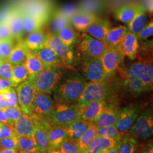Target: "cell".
<instances>
[{
	"label": "cell",
	"mask_w": 153,
	"mask_h": 153,
	"mask_svg": "<svg viewBox=\"0 0 153 153\" xmlns=\"http://www.w3.org/2000/svg\"><path fill=\"white\" fill-rule=\"evenodd\" d=\"M86 84V80L81 74H73L56 86L55 98L58 104H77Z\"/></svg>",
	"instance_id": "obj_1"
},
{
	"label": "cell",
	"mask_w": 153,
	"mask_h": 153,
	"mask_svg": "<svg viewBox=\"0 0 153 153\" xmlns=\"http://www.w3.org/2000/svg\"><path fill=\"white\" fill-rule=\"evenodd\" d=\"M62 73L59 67L45 66L38 74L30 76L29 79L38 93L51 94L60 81Z\"/></svg>",
	"instance_id": "obj_2"
},
{
	"label": "cell",
	"mask_w": 153,
	"mask_h": 153,
	"mask_svg": "<svg viewBox=\"0 0 153 153\" xmlns=\"http://www.w3.org/2000/svg\"><path fill=\"white\" fill-rule=\"evenodd\" d=\"M107 79L100 82L90 81L87 83L76 104L81 107L91 102L105 100L109 98L115 90Z\"/></svg>",
	"instance_id": "obj_3"
},
{
	"label": "cell",
	"mask_w": 153,
	"mask_h": 153,
	"mask_svg": "<svg viewBox=\"0 0 153 153\" xmlns=\"http://www.w3.org/2000/svg\"><path fill=\"white\" fill-rule=\"evenodd\" d=\"M81 119V107L77 104H58L50 116V126H66Z\"/></svg>",
	"instance_id": "obj_4"
},
{
	"label": "cell",
	"mask_w": 153,
	"mask_h": 153,
	"mask_svg": "<svg viewBox=\"0 0 153 153\" xmlns=\"http://www.w3.org/2000/svg\"><path fill=\"white\" fill-rule=\"evenodd\" d=\"M153 115L152 109L143 111L128 131L127 136L134 139L146 140L153 134Z\"/></svg>",
	"instance_id": "obj_5"
},
{
	"label": "cell",
	"mask_w": 153,
	"mask_h": 153,
	"mask_svg": "<svg viewBox=\"0 0 153 153\" xmlns=\"http://www.w3.org/2000/svg\"><path fill=\"white\" fill-rule=\"evenodd\" d=\"M55 108L54 102L49 94L36 92L30 115L37 120L48 123Z\"/></svg>",
	"instance_id": "obj_6"
},
{
	"label": "cell",
	"mask_w": 153,
	"mask_h": 153,
	"mask_svg": "<svg viewBox=\"0 0 153 153\" xmlns=\"http://www.w3.org/2000/svg\"><path fill=\"white\" fill-rule=\"evenodd\" d=\"M18 6L24 13L36 17L44 24L51 13V5L47 0H26Z\"/></svg>",
	"instance_id": "obj_7"
},
{
	"label": "cell",
	"mask_w": 153,
	"mask_h": 153,
	"mask_svg": "<svg viewBox=\"0 0 153 153\" xmlns=\"http://www.w3.org/2000/svg\"><path fill=\"white\" fill-rule=\"evenodd\" d=\"M108 48L105 42L94 38L86 33L82 35L79 46V49L86 57V58L100 59Z\"/></svg>",
	"instance_id": "obj_8"
},
{
	"label": "cell",
	"mask_w": 153,
	"mask_h": 153,
	"mask_svg": "<svg viewBox=\"0 0 153 153\" xmlns=\"http://www.w3.org/2000/svg\"><path fill=\"white\" fill-rule=\"evenodd\" d=\"M81 71L86 78L91 82L103 81L109 78L104 72L100 59L86 58L81 64Z\"/></svg>",
	"instance_id": "obj_9"
},
{
	"label": "cell",
	"mask_w": 153,
	"mask_h": 153,
	"mask_svg": "<svg viewBox=\"0 0 153 153\" xmlns=\"http://www.w3.org/2000/svg\"><path fill=\"white\" fill-rule=\"evenodd\" d=\"M36 92L33 83L29 79L20 83L17 88L18 104L25 113L30 114Z\"/></svg>",
	"instance_id": "obj_10"
},
{
	"label": "cell",
	"mask_w": 153,
	"mask_h": 153,
	"mask_svg": "<svg viewBox=\"0 0 153 153\" xmlns=\"http://www.w3.org/2000/svg\"><path fill=\"white\" fill-rule=\"evenodd\" d=\"M140 112L138 106L131 105L119 109L117 119L115 126L119 131L123 133L128 132L136 120Z\"/></svg>",
	"instance_id": "obj_11"
},
{
	"label": "cell",
	"mask_w": 153,
	"mask_h": 153,
	"mask_svg": "<svg viewBox=\"0 0 153 153\" xmlns=\"http://www.w3.org/2000/svg\"><path fill=\"white\" fill-rule=\"evenodd\" d=\"M130 68L137 78L143 83L148 91L152 90L153 84L152 61H138L131 64Z\"/></svg>",
	"instance_id": "obj_12"
},
{
	"label": "cell",
	"mask_w": 153,
	"mask_h": 153,
	"mask_svg": "<svg viewBox=\"0 0 153 153\" xmlns=\"http://www.w3.org/2000/svg\"><path fill=\"white\" fill-rule=\"evenodd\" d=\"M46 45L52 49L67 65L73 62L74 56L71 47L65 44L56 34L47 33Z\"/></svg>",
	"instance_id": "obj_13"
},
{
	"label": "cell",
	"mask_w": 153,
	"mask_h": 153,
	"mask_svg": "<svg viewBox=\"0 0 153 153\" xmlns=\"http://www.w3.org/2000/svg\"><path fill=\"white\" fill-rule=\"evenodd\" d=\"M6 20L10 28L13 38L21 40L23 31V12L16 6L7 13Z\"/></svg>",
	"instance_id": "obj_14"
},
{
	"label": "cell",
	"mask_w": 153,
	"mask_h": 153,
	"mask_svg": "<svg viewBox=\"0 0 153 153\" xmlns=\"http://www.w3.org/2000/svg\"><path fill=\"white\" fill-rule=\"evenodd\" d=\"M124 56L117 49L108 48L100 57L104 72L108 76H112L123 61Z\"/></svg>",
	"instance_id": "obj_15"
},
{
	"label": "cell",
	"mask_w": 153,
	"mask_h": 153,
	"mask_svg": "<svg viewBox=\"0 0 153 153\" xmlns=\"http://www.w3.org/2000/svg\"><path fill=\"white\" fill-rule=\"evenodd\" d=\"M120 69L124 88L128 92L133 95H138L148 91L143 83L133 74L130 67Z\"/></svg>",
	"instance_id": "obj_16"
},
{
	"label": "cell",
	"mask_w": 153,
	"mask_h": 153,
	"mask_svg": "<svg viewBox=\"0 0 153 153\" xmlns=\"http://www.w3.org/2000/svg\"><path fill=\"white\" fill-rule=\"evenodd\" d=\"M49 124L47 122L37 120V124L33 131V137L40 153H51L48 132Z\"/></svg>",
	"instance_id": "obj_17"
},
{
	"label": "cell",
	"mask_w": 153,
	"mask_h": 153,
	"mask_svg": "<svg viewBox=\"0 0 153 153\" xmlns=\"http://www.w3.org/2000/svg\"><path fill=\"white\" fill-rule=\"evenodd\" d=\"M37 120L31 115L24 112L16 121L14 128L16 136H33Z\"/></svg>",
	"instance_id": "obj_18"
},
{
	"label": "cell",
	"mask_w": 153,
	"mask_h": 153,
	"mask_svg": "<svg viewBox=\"0 0 153 153\" xmlns=\"http://www.w3.org/2000/svg\"><path fill=\"white\" fill-rule=\"evenodd\" d=\"M139 47L137 35L128 30L121 43L120 52L124 57L133 60L136 57Z\"/></svg>",
	"instance_id": "obj_19"
},
{
	"label": "cell",
	"mask_w": 153,
	"mask_h": 153,
	"mask_svg": "<svg viewBox=\"0 0 153 153\" xmlns=\"http://www.w3.org/2000/svg\"><path fill=\"white\" fill-rule=\"evenodd\" d=\"M45 66L61 67L67 65L60 57L46 44L40 49L33 51Z\"/></svg>",
	"instance_id": "obj_20"
},
{
	"label": "cell",
	"mask_w": 153,
	"mask_h": 153,
	"mask_svg": "<svg viewBox=\"0 0 153 153\" xmlns=\"http://www.w3.org/2000/svg\"><path fill=\"white\" fill-rule=\"evenodd\" d=\"M145 10L142 5L138 3H129L120 7L115 12V18L126 24H128L139 12Z\"/></svg>",
	"instance_id": "obj_21"
},
{
	"label": "cell",
	"mask_w": 153,
	"mask_h": 153,
	"mask_svg": "<svg viewBox=\"0 0 153 153\" xmlns=\"http://www.w3.org/2000/svg\"><path fill=\"white\" fill-rule=\"evenodd\" d=\"M111 24L107 20L97 19L85 31L93 38L104 42L111 29Z\"/></svg>",
	"instance_id": "obj_22"
},
{
	"label": "cell",
	"mask_w": 153,
	"mask_h": 153,
	"mask_svg": "<svg viewBox=\"0 0 153 153\" xmlns=\"http://www.w3.org/2000/svg\"><path fill=\"white\" fill-rule=\"evenodd\" d=\"M97 18L96 15L79 9L71 16L70 21L71 25L76 30L85 32L87 28L90 26Z\"/></svg>",
	"instance_id": "obj_23"
},
{
	"label": "cell",
	"mask_w": 153,
	"mask_h": 153,
	"mask_svg": "<svg viewBox=\"0 0 153 153\" xmlns=\"http://www.w3.org/2000/svg\"><path fill=\"white\" fill-rule=\"evenodd\" d=\"M105 100L93 101L81 107V119L93 122L105 105Z\"/></svg>",
	"instance_id": "obj_24"
},
{
	"label": "cell",
	"mask_w": 153,
	"mask_h": 153,
	"mask_svg": "<svg viewBox=\"0 0 153 153\" xmlns=\"http://www.w3.org/2000/svg\"><path fill=\"white\" fill-rule=\"evenodd\" d=\"M128 30V28L125 26H119L111 28L104 42L109 48H114L120 51L121 43Z\"/></svg>",
	"instance_id": "obj_25"
},
{
	"label": "cell",
	"mask_w": 153,
	"mask_h": 153,
	"mask_svg": "<svg viewBox=\"0 0 153 153\" xmlns=\"http://www.w3.org/2000/svg\"><path fill=\"white\" fill-rule=\"evenodd\" d=\"M118 112L119 109L105 105L100 114L92 123L98 127L115 126Z\"/></svg>",
	"instance_id": "obj_26"
},
{
	"label": "cell",
	"mask_w": 153,
	"mask_h": 153,
	"mask_svg": "<svg viewBox=\"0 0 153 153\" xmlns=\"http://www.w3.org/2000/svg\"><path fill=\"white\" fill-rule=\"evenodd\" d=\"M48 137L51 148V153H53L67 137L65 126H48Z\"/></svg>",
	"instance_id": "obj_27"
},
{
	"label": "cell",
	"mask_w": 153,
	"mask_h": 153,
	"mask_svg": "<svg viewBox=\"0 0 153 153\" xmlns=\"http://www.w3.org/2000/svg\"><path fill=\"white\" fill-rule=\"evenodd\" d=\"M47 34H45L42 28L29 33L24 43L28 49L34 51L44 47L46 44Z\"/></svg>",
	"instance_id": "obj_28"
},
{
	"label": "cell",
	"mask_w": 153,
	"mask_h": 153,
	"mask_svg": "<svg viewBox=\"0 0 153 153\" xmlns=\"http://www.w3.org/2000/svg\"><path fill=\"white\" fill-rule=\"evenodd\" d=\"M116 144V141L114 139L96 136L88 146L86 153H105L107 150L114 146Z\"/></svg>",
	"instance_id": "obj_29"
},
{
	"label": "cell",
	"mask_w": 153,
	"mask_h": 153,
	"mask_svg": "<svg viewBox=\"0 0 153 153\" xmlns=\"http://www.w3.org/2000/svg\"><path fill=\"white\" fill-rule=\"evenodd\" d=\"M91 123L88 121L79 119L66 126L67 137L77 141L88 129Z\"/></svg>",
	"instance_id": "obj_30"
},
{
	"label": "cell",
	"mask_w": 153,
	"mask_h": 153,
	"mask_svg": "<svg viewBox=\"0 0 153 153\" xmlns=\"http://www.w3.org/2000/svg\"><path fill=\"white\" fill-rule=\"evenodd\" d=\"M29 49L26 46L24 41L22 40L12 49L11 53L5 60L10 62L12 65L24 64Z\"/></svg>",
	"instance_id": "obj_31"
},
{
	"label": "cell",
	"mask_w": 153,
	"mask_h": 153,
	"mask_svg": "<svg viewBox=\"0 0 153 153\" xmlns=\"http://www.w3.org/2000/svg\"><path fill=\"white\" fill-rule=\"evenodd\" d=\"M24 65L27 70L30 76H36L45 66L40 60L38 56L30 50H29L28 52Z\"/></svg>",
	"instance_id": "obj_32"
},
{
	"label": "cell",
	"mask_w": 153,
	"mask_h": 153,
	"mask_svg": "<svg viewBox=\"0 0 153 153\" xmlns=\"http://www.w3.org/2000/svg\"><path fill=\"white\" fill-rule=\"evenodd\" d=\"M78 6L81 10L97 16L104 10L105 2L104 0H82Z\"/></svg>",
	"instance_id": "obj_33"
},
{
	"label": "cell",
	"mask_w": 153,
	"mask_h": 153,
	"mask_svg": "<svg viewBox=\"0 0 153 153\" xmlns=\"http://www.w3.org/2000/svg\"><path fill=\"white\" fill-rule=\"evenodd\" d=\"M145 12L146 11L145 10L140 11L128 24V29L136 35L140 33L149 23L148 16Z\"/></svg>",
	"instance_id": "obj_34"
},
{
	"label": "cell",
	"mask_w": 153,
	"mask_h": 153,
	"mask_svg": "<svg viewBox=\"0 0 153 153\" xmlns=\"http://www.w3.org/2000/svg\"><path fill=\"white\" fill-rule=\"evenodd\" d=\"M16 149L19 153H40L33 136H16Z\"/></svg>",
	"instance_id": "obj_35"
},
{
	"label": "cell",
	"mask_w": 153,
	"mask_h": 153,
	"mask_svg": "<svg viewBox=\"0 0 153 153\" xmlns=\"http://www.w3.org/2000/svg\"><path fill=\"white\" fill-rule=\"evenodd\" d=\"M97 126L93 123H91L88 126V129L76 141L78 146L81 153H86L88 146L96 137V131Z\"/></svg>",
	"instance_id": "obj_36"
},
{
	"label": "cell",
	"mask_w": 153,
	"mask_h": 153,
	"mask_svg": "<svg viewBox=\"0 0 153 153\" xmlns=\"http://www.w3.org/2000/svg\"><path fill=\"white\" fill-rule=\"evenodd\" d=\"M12 74L11 81L13 86L14 87L27 80L30 77V74L24 64L13 65Z\"/></svg>",
	"instance_id": "obj_37"
},
{
	"label": "cell",
	"mask_w": 153,
	"mask_h": 153,
	"mask_svg": "<svg viewBox=\"0 0 153 153\" xmlns=\"http://www.w3.org/2000/svg\"><path fill=\"white\" fill-rule=\"evenodd\" d=\"M55 34L68 46L71 47L77 39V33L71 24L61 28Z\"/></svg>",
	"instance_id": "obj_38"
},
{
	"label": "cell",
	"mask_w": 153,
	"mask_h": 153,
	"mask_svg": "<svg viewBox=\"0 0 153 153\" xmlns=\"http://www.w3.org/2000/svg\"><path fill=\"white\" fill-rule=\"evenodd\" d=\"M136 143V139L128 136H123L116 142V146L118 153H132L134 152Z\"/></svg>",
	"instance_id": "obj_39"
},
{
	"label": "cell",
	"mask_w": 153,
	"mask_h": 153,
	"mask_svg": "<svg viewBox=\"0 0 153 153\" xmlns=\"http://www.w3.org/2000/svg\"><path fill=\"white\" fill-rule=\"evenodd\" d=\"M124 136V134L119 131L115 126L98 127L96 131V136L107 137L114 139L116 142Z\"/></svg>",
	"instance_id": "obj_40"
},
{
	"label": "cell",
	"mask_w": 153,
	"mask_h": 153,
	"mask_svg": "<svg viewBox=\"0 0 153 153\" xmlns=\"http://www.w3.org/2000/svg\"><path fill=\"white\" fill-rule=\"evenodd\" d=\"M44 23L35 16L23 13L24 33H31L42 28Z\"/></svg>",
	"instance_id": "obj_41"
},
{
	"label": "cell",
	"mask_w": 153,
	"mask_h": 153,
	"mask_svg": "<svg viewBox=\"0 0 153 153\" xmlns=\"http://www.w3.org/2000/svg\"><path fill=\"white\" fill-rule=\"evenodd\" d=\"M53 153H81L78 146L76 141L66 137L60 146L56 149Z\"/></svg>",
	"instance_id": "obj_42"
},
{
	"label": "cell",
	"mask_w": 153,
	"mask_h": 153,
	"mask_svg": "<svg viewBox=\"0 0 153 153\" xmlns=\"http://www.w3.org/2000/svg\"><path fill=\"white\" fill-rule=\"evenodd\" d=\"M71 24L70 19L56 11L53 15L52 21V27L54 33H57L61 28Z\"/></svg>",
	"instance_id": "obj_43"
},
{
	"label": "cell",
	"mask_w": 153,
	"mask_h": 153,
	"mask_svg": "<svg viewBox=\"0 0 153 153\" xmlns=\"http://www.w3.org/2000/svg\"><path fill=\"white\" fill-rule=\"evenodd\" d=\"M9 116V121L7 124L14 127V124L21 115L24 113L20 106L16 107H7L3 109Z\"/></svg>",
	"instance_id": "obj_44"
},
{
	"label": "cell",
	"mask_w": 153,
	"mask_h": 153,
	"mask_svg": "<svg viewBox=\"0 0 153 153\" xmlns=\"http://www.w3.org/2000/svg\"><path fill=\"white\" fill-rule=\"evenodd\" d=\"M13 48V39L0 41V51L4 60L8 57Z\"/></svg>",
	"instance_id": "obj_45"
},
{
	"label": "cell",
	"mask_w": 153,
	"mask_h": 153,
	"mask_svg": "<svg viewBox=\"0 0 153 153\" xmlns=\"http://www.w3.org/2000/svg\"><path fill=\"white\" fill-rule=\"evenodd\" d=\"M6 16L5 18L0 19V41L6 39H13L6 20Z\"/></svg>",
	"instance_id": "obj_46"
},
{
	"label": "cell",
	"mask_w": 153,
	"mask_h": 153,
	"mask_svg": "<svg viewBox=\"0 0 153 153\" xmlns=\"http://www.w3.org/2000/svg\"><path fill=\"white\" fill-rule=\"evenodd\" d=\"M12 68V64L7 61L4 60L0 65V78L11 81L13 76Z\"/></svg>",
	"instance_id": "obj_47"
},
{
	"label": "cell",
	"mask_w": 153,
	"mask_h": 153,
	"mask_svg": "<svg viewBox=\"0 0 153 153\" xmlns=\"http://www.w3.org/2000/svg\"><path fill=\"white\" fill-rule=\"evenodd\" d=\"M17 144V137H7L5 138L0 139V149H16Z\"/></svg>",
	"instance_id": "obj_48"
},
{
	"label": "cell",
	"mask_w": 153,
	"mask_h": 153,
	"mask_svg": "<svg viewBox=\"0 0 153 153\" xmlns=\"http://www.w3.org/2000/svg\"><path fill=\"white\" fill-rule=\"evenodd\" d=\"M79 10L78 5H69L65 6L60 9L56 10L57 12L60 13L61 15L71 19V16L76 13Z\"/></svg>",
	"instance_id": "obj_49"
},
{
	"label": "cell",
	"mask_w": 153,
	"mask_h": 153,
	"mask_svg": "<svg viewBox=\"0 0 153 153\" xmlns=\"http://www.w3.org/2000/svg\"><path fill=\"white\" fill-rule=\"evenodd\" d=\"M16 136V134L13 126L7 124H2L0 131V139Z\"/></svg>",
	"instance_id": "obj_50"
},
{
	"label": "cell",
	"mask_w": 153,
	"mask_h": 153,
	"mask_svg": "<svg viewBox=\"0 0 153 153\" xmlns=\"http://www.w3.org/2000/svg\"><path fill=\"white\" fill-rule=\"evenodd\" d=\"M153 23L152 21L149 22L147 26L137 35V38L139 40H143L148 38L153 35Z\"/></svg>",
	"instance_id": "obj_51"
},
{
	"label": "cell",
	"mask_w": 153,
	"mask_h": 153,
	"mask_svg": "<svg viewBox=\"0 0 153 153\" xmlns=\"http://www.w3.org/2000/svg\"><path fill=\"white\" fill-rule=\"evenodd\" d=\"M7 105L9 107H16L19 106L18 102L17 94L13 88H11V98L7 102Z\"/></svg>",
	"instance_id": "obj_52"
},
{
	"label": "cell",
	"mask_w": 153,
	"mask_h": 153,
	"mask_svg": "<svg viewBox=\"0 0 153 153\" xmlns=\"http://www.w3.org/2000/svg\"><path fill=\"white\" fill-rule=\"evenodd\" d=\"M13 86V83L10 80L0 78V92L7 88Z\"/></svg>",
	"instance_id": "obj_53"
},
{
	"label": "cell",
	"mask_w": 153,
	"mask_h": 153,
	"mask_svg": "<svg viewBox=\"0 0 153 153\" xmlns=\"http://www.w3.org/2000/svg\"><path fill=\"white\" fill-rule=\"evenodd\" d=\"M142 6L145 11L153 13V0H142Z\"/></svg>",
	"instance_id": "obj_54"
},
{
	"label": "cell",
	"mask_w": 153,
	"mask_h": 153,
	"mask_svg": "<svg viewBox=\"0 0 153 153\" xmlns=\"http://www.w3.org/2000/svg\"><path fill=\"white\" fill-rule=\"evenodd\" d=\"M9 116L4 109H0V123L2 124H7Z\"/></svg>",
	"instance_id": "obj_55"
},
{
	"label": "cell",
	"mask_w": 153,
	"mask_h": 153,
	"mask_svg": "<svg viewBox=\"0 0 153 153\" xmlns=\"http://www.w3.org/2000/svg\"><path fill=\"white\" fill-rule=\"evenodd\" d=\"M7 107V103L3 99L2 94L0 92V109H4Z\"/></svg>",
	"instance_id": "obj_56"
},
{
	"label": "cell",
	"mask_w": 153,
	"mask_h": 153,
	"mask_svg": "<svg viewBox=\"0 0 153 153\" xmlns=\"http://www.w3.org/2000/svg\"><path fill=\"white\" fill-rule=\"evenodd\" d=\"M118 153V150H117V149L116 148V145L113 146V147H111V148H109L108 150H106V152H105V153Z\"/></svg>",
	"instance_id": "obj_57"
},
{
	"label": "cell",
	"mask_w": 153,
	"mask_h": 153,
	"mask_svg": "<svg viewBox=\"0 0 153 153\" xmlns=\"http://www.w3.org/2000/svg\"><path fill=\"white\" fill-rule=\"evenodd\" d=\"M2 153H17V151H16V149H5L2 150Z\"/></svg>",
	"instance_id": "obj_58"
},
{
	"label": "cell",
	"mask_w": 153,
	"mask_h": 153,
	"mask_svg": "<svg viewBox=\"0 0 153 153\" xmlns=\"http://www.w3.org/2000/svg\"><path fill=\"white\" fill-rule=\"evenodd\" d=\"M0 59L4 60V58H3V57H2V53H1V51H0Z\"/></svg>",
	"instance_id": "obj_59"
},
{
	"label": "cell",
	"mask_w": 153,
	"mask_h": 153,
	"mask_svg": "<svg viewBox=\"0 0 153 153\" xmlns=\"http://www.w3.org/2000/svg\"><path fill=\"white\" fill-rule=\"evenodd\" d=\"M4 61V60H2V59H0V65L2 63V62Z\"/></svg>",
	"instance_id": "obj_60"
},
{
	"label": "cell",
	"mask_w": 153,
	"mask_h": 153,
	"mask_svg": "<svg viewBox=\"0 0 153 153\" xmlns=\"http://www.w3.org/2000/svg\"><path fill=\"white\" fill-rule=\"evenodd\" d=\"M2 124L1 123H0V131H1V127H2Z\"/></svg>",
	"instance_id": "obj_61"
},
{
	"label": "cell",
	"mask_w": 153,
	"mask_h": 153,
	"mask_svg": "<svg viewBox=\"0 0 153 153\" xmlns=\"http://www.w3.org/2000/svg\"><path fill=\"white\" fill-rule=\"evenodd\" d=\"M0 153H1V149H0Z\"/></svg>",
	"instance_id": "obj_62"
}]
</instances>
